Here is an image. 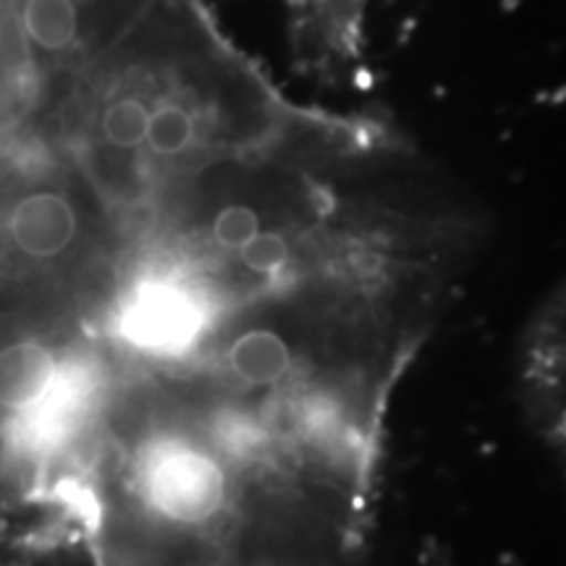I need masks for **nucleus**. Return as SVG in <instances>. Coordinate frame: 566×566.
I'll use <instances>...</instances> for the list:
<instances>
[{
    "mask_svg": "<svg viewBox=\"0 0 566 566\" xmlns=\"http://www.w3.org/2000/svg\"><path fill=\"white\" fill-rule=\"evenodd\" d=\"M101 82L84 147L103 195L132 229L205 168L365 129L289 103L223 38L205 0H153L118 38Z\"/></svg>",
    "mask_w": 566,
    "mask_h": 566,
    "instance_id": "obj_1",
    "label": "nucleus"
},
{
    "mask_svg": "<svg viewBox=\"0 0 566 566\" xmlns=\"http://www.w3.org/2000/svg\"><path fill=\"white\" fill-rule=\"evenodd\" d=\"M103 216L69 184H30L0 205V281L42 283L101 260Z\"/></svg>",
    "mask_w": 566,
    "mask_h": 566,
    "instance_id": "obj_3",
    "label": "nucleus"
},
{
    "mask_svg": "<svg viewBox=\"0 0 566 566\" xmlns=\"http://www.w3.org/2000/svg\"><path fill=\"white\" fill-rule=\"evenodd\" d=\"M17 3H19V0H17Z\"/></svg>",
    "mask_w": 566,
    "mask_h": 566,
    "instance_id": "obj_5",
    "label": "nucleus"
},
{
    "mask_svg": "<svg viewBox=\"0 0 566 566\" xmlns=\"http://www.w3.org/2000/svg\"><path fill=\"white\" fill-rule=\"evenodd\" d=\"M122 370L105 325H0V499L76 506Z\"/></svg>",
    "mask_w": 566,
    "mask_h": 566,
    "instance_id": "obj_2",
    "label": "nucleus"
},
{
    "mask_svg": "<svg viewBox=\"0 0 566 566\" xmlns=\"http://www.w3.org/2000/svg\"><path fill=\"white\" fill-rule=\"evenodd\" d=\"M87 0H19V32L34 53L66 59L90 40Z\"/></svg>",
    "mask_w": 566,
    "mask_h": 566,
    "instance_id": "obj_4",
    "label": "nucleus"
}]
</instances>
